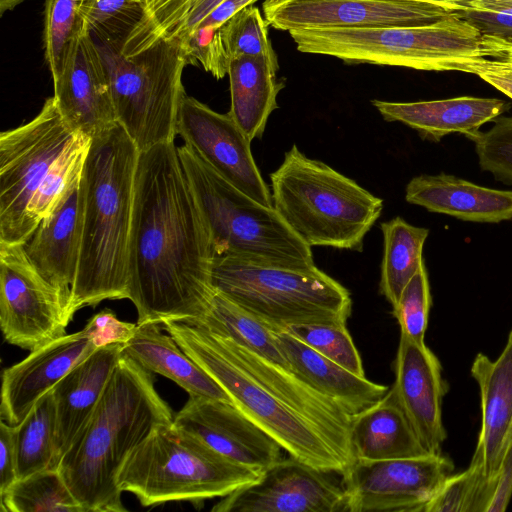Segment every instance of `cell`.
Wrapping results in <instances>:
<instances>
[{
	"label": "cell",
	"instance_id": "obj_1",
	"mask_svg": "<svg viewBox=\"0 0 512 512\" xmlns=\"http://www.w3.org/2000/svg\"><path fill=\"white\" fill-rule=\"evenodd\" d=\"M214 257L175 141L140 151L128 260L137 324L201 318L214 293Z\"/></svg>",
	"mask_w": 512,
	"mask_h": 512
},
{
	"label": "cell",
	"instance_id": "obj_2",
	"mask_svg": "<svg viewBox=\"0 0 512 512\" xmlns=\"http://www.w3.org/2000/svg\"><path fill=\"white\" fill-rule=\"evenodd\" d=\"M161 324L223 388L232 404L289 456L341 475L354 463L350 441L353 417L291 368L263 357L197 318Z\"/></svg>",
	"mask_w": 512,
	"mask_h": 512
},
{
	"label": "cell",
	"instance_id": "obj_3",
	"mask_svg": "<svg viewBox=\"0 0 512 512\" xmlns=\"http://www.w3.org/2000/svg\"><path fill=\"white\" fill-rule=\"evenodd\" d=\"M140 150L117 122L91 138L81 178V243L68 316L128 299L129 245Z\"/></svg>",
	"mask_w": 512,
	"mask_h": 512
},
{
	"label": "cell",
	"instance_id": "obj_4",
	"mask_svg": "<svg viewBox=\"0 0 512 512\" xmlns=\"http://www.w3.org/2000/svg\"><path fill=\"white\" fill-rule=\"evenodd\" d=\"M174 415L152 372L122 356L58 470L86 512H124L118 477L131 452Z\"/></svg>",
	"mask_w": 512,
	"mask_h": 512
},
{
	"label": "cell",
	"instance_id": "obj_5",
	"mask_svg": "<svg viewBox=\"0 0 512 512\" xmlns=\"http://www.w3.org/2000/svg\"><path fill=\"white\" fill-rule=\"evenodd\" d=\"M273 208L308 246L361 252L383 200L294 144L270 174Z\"/></svg>",
	"mask_w": 512,
	"mask_h": 512
},
{
	"label": "cell",
	"instance_id": "obj_6",
	"mask_svg": "<svg viewBox=\"0 0 512 512\" xmlns=\"http://www.w3.org/2000/svg\"><path fill=\"white\" fill-rule=\"evenodd\" d=\"M289 34L299 52L348 64L473 74L487 59L479 29L455 13L419 26L300 29Z\"/></svg>",
	"mask_w": 512,
	"mask_h": 512
},
{
	"label": "cell",
	"instance_id": "obj_7",
	"mask_svg": "<svg viewBox=\"0 0 512 512\" xmlns=\"http://www.w3.org/2000/svg\"><path fill=\"white\" fill-rule=\"evenodd\" d=\"M211 284L271 329L347 324L350 292L315 264L288 266L238 256L215 257Z\"/></svg>",
	"mask_w": 512,
	"mask_h": 512
},
{
	"label": "cell",
	"instance_id": "obj_8",
	"mask_svg": "<svg viewBox=\"0 0 512 512\" xmlns=\"http://www.w3.org/2000/svg\"><path fill=\"white\" fill-rule=\"evenodd\" d=\"M261 474L218 453L173 422L161 424L128 456L118 484L143 506L224 497Z\"/></svg>",
	"mask_w": 512,
	"mask_h": 512
},
{
	"label": "cell",
	"instance_id": "obj_9",
	"mask_svg": "<svg viewBox=\"0 0 512 512\" xmlns=\"http://www.w3.org/2000/svg\"><path fill=\"white\" fill-rule=\"evenodd\" d=\"M177 149L215 257L230 255L288 266L315 264L311 247L273 207L230 184L188 145Z\"/></svg>",
	"mask_w": 512,
	"mask_h": 512
},
{
	"label": "cell",
	"instance_id": "obj_10",
	"mask_svg": "<svg viewBox=\"0 0 512 512\" xmlns=\"http://www.w3.org/2000/svg\"><path fill=\"white\" fill-rule=\"evenodd\" d=\"M106 67L117 122L140 151L175 141L184 67L181 43L160 41L125 56L119 45L96 41Z\"/></svg>",
	"mask_w": 512,
	"mask_h": 512
},
{
	"label": "cell",
	"instance_id": "obj_11",
	"mask_svg": "<svg viewBox=\"0 0 512 512\" xmlns=\"http://www.w3.org/2000/svg\"><path fill=\"white\" fill-rule=\"evenodd\" d=\"M54 97L31 121L0 134V243L25 245L29 207L51 167L77 137Z\"/></svg>",
	"mask_w": 512,
	"mask_h": 512
},
{
	"label": "cell",
	"instance_id": "obj_12",
	"mask_svg": "<svg viewBox=\"0 0 512 512\" xmlns=\"http://www.w3.org/2000/svg\"><path fill=\"white\" fill-rule=\"evenodd\" d=\"M68 301L29 260L24 245L0 243V326L4 339L33 351L66 335Z\"/></svg>",
	"mask_w": 512,
	"mask_h": 512
},
{
	"label": "cell",
	"instance_id": "obj_13",
	"mask_svg": "<svg viewBox=\"0 0 512 512\" xmlns=\"http://www.w3.org/2000/svg\"><path fill=\"white\" fill-rule=\"evenodd\" d=\"M454 463L440 454L355 460L342 474L347 512H423Z\"/></svg>",
	"mask_w": 512,
	"mask_h": 512
},
{
	"label": "cell",
	"instance_id": "obj_14",
	"mask_svg": "<svg viewBox=\"0 0 512 512\" xmlns=\"http://www.w3.org/2000/svg\"><path fill=\"white\" fill-rule=\"evenodd\" d=\"M175 132L230 184L260 204L273 207L271 191L253 158L251 141L229 113H218L184 92Z\"/></svg>",
	"mask_w": 512,
	"mask_h": 512
},
{
	"label": "cell",
	"instance_id": "obj_15",
	"mask_svg": "<svg viewBox=\"0 0 512 512\" xmlns=\"http://www.w3.org/2000/svg\"><path fill=\"white\" fill-rule=\"evenodd\" d=\"M333 472L294 457L281 458L257 481L222 497L213 512H347V499Z\"/></svg>",
	"mask_w": 512,
	"mask_h": 512
},
{
	"label": "cell",
	"instance_id": "obj_16",
	"mask_svg": "<svg viewBox=\"0 0 512 512\" xmlns=\"http://www.w3.org/2000/svg\"><path fill=\"white\" fill-rule=\"evenodd\" d=\"M268 25L282 31L425 25L451 14L419 0H265Z\"/></svg>",
	"mask_w": 512,
	"mask_h": 512
},
{
	"label": "cell",
	"instance_id": "obj_17",
	"mask_svg": "<svg viewBox=\"0 0 512 512\" xmlns=\"http://www.w3.org/2000/svg\"><path fill=\"white\" fill-rule=\"evenodd\" d=\"M173 423L226 458L259 474L281 459V446L232 403L189 396Z\"/></svg>",
	"mask_w": 512,
	"mask_h": 512
},
{
	"label": "cell",
	"instance_id": "obj_18",
	"mask_svg": "<svg viewBox=\"0 0 512 512\" xmlns=\"http://www.w3.org/2000/svg\"><path fill=\"white\" fill-rule=\"evenodd\" d=\"M53 86L56 105L73 131L93 137L117 123L105 64L81 26Z\"/></svg>",
	"mask_w": 512,
	"mask_h": 512
},
{
	"label": "cell",
	"instance_id": "obj_19",
	"mask_svg": "<svg viewBox=\"0 0 512 512\" xmlns=\"http://www.w3.org/2000/svg\"><path fill=\"white\" fill-rule=\"evenodd\" d=\"M394 371L392 388L421 444L430 454L442 453L447 437L442 402L448 383L439 359L426 344L401 334Z\"/></svg>",
	"mask_w": 512,
	"mask_h": 512
},
{
	"label": "cell",
	"instance_id": "obj_20",
	"mask_svg": "<svg viewBox=\"0 0 512 512\" xmlns=\"http://www.w3.org/2000/svg\"><path fill=\"white\" fill-rule=\"evenodd\" d=\"M97 348L84 327L30 351L22 361L6 368L2 373L1 419L10 425L20 423L44 394Z\"/></svg>",
	"mask_w": 512,
	"mask_h": 512
},
{
	"label": "cell",
	"instance_id": "obj_21",
	"mask_svg": "<svg viewBox=\"0 0 512 512\" xmlns=\"http://www.w3.org/2000/svg\"><path fill=\"white\" fill-rule=\"evenodd\" d=\"M481 399V428L470 467L492 487L512 442V329L496 360L478 353L471 366Z\"/></svg>",
	"mask_w": 512,
	"mask_h": 512
},
{
	"label": "cell",
	"instance_id": "obj_22",
	"mask_svg": "<svg viewBox=\"0 0 512 512\" xmlns=\"http://www.w3.org/2000/svg\"><path fill=\"white\" fill-rule=\"evenodd\" d=\"M124 345L111 343L97 348L52 388L58 465L93 413L122 356Z\"/></svg>",
	"mask_w": 512,
	"mask_h": 512
},
{
	"label": "cell",
	"instance_id": "obj_23",
	"mask_svg": "<svg viewBox=\"0 0 512 512\" xmlns=\"http://www.w3.org/2000/svg\"><path fill=\"white\" fill-rule=\"evenodd\" d=\"M81 218L79 179L57 208L39 223L24 245L33 266L63 295L68 304L78 267Z\"/></svg>",
	"mask_w": 512,
	"mask_h": 512
},
{
	"label": "cell",
	"instance_id": "obj_24",
	"mask_svg": "<svg viewBox=\"0 0 512 512\" xmlns=\"http://www.w3.org/2000/svg\"><path fill=\"white\" fill-rule=\"evenodd\" d=\"M371 103L384 120L401 122L430 141H440L454 133L465 136L473 134L483 124L499 117L508 107L501 99L471 96L418 102L374 99Z\"/></svg>",
	"mask_w": 512,
	"mask_h": 512
},
{
	"label": "cell",
	"instance_id": "obj_25",
	"mask_svg": "<svg viewBox=\"0 0 512 512\" xmlns=\"http://www.w3.org/2000/svg\"><path fill=\"white\" fill-rule=\"evenodd\" d=\"M405 199L430 212L481 223L512 218V191L479 186L456 176L419 175L405 189Z\"/></svg>",
	"mask_w": 512,
	"mask_h": 512
},
{
	"label": "cell",
	"instance_id": "obj_26",
	"mask_svg": "<svg viewBox=\"0 0 512 512\" xmlns=\"http://www.w3.org/2000/svg\"><path fill=\"white\" fill-rule=\"evenodd\" d=\"M272 332L288 366L352 417L389 390L388 386L371 382L326 358L285 329Z\"/></svg>",
	"mask_w": 512,
	"mask_h": 512
},
{
	"label": "cell",
	"instance_id": "obj_27",
	"mask_svg": "<svg viewBox=\"0 0 512 512\" xmlns=\"http://www.w3.org/2000/svg\"><path fill=\"white\" fill-rule=\"evenodd\" d=\"M355 460H388L418 457L428 453L408 418L394 389L355 415L350 428Z\"/></svg>",
	"mask_w": 512,
	"mask_h": 512
},
{
	"label": "cell",
	"instance_id": "obj_28",
	"mask_svg": "<svg viewBox=\"0 0 512 512\" xmlns=\"http://www.w3.org/2000/svg\"><path fill=\"white\" fill-rule=\"evenodd\" d=\"M159 325L151 322L137 324L134 335L124 345L123 354L150 372L172 380L189 396L232 403L223 388Z\"/></svg>",
	"mask_w": 512,
	"mask_h": 512
},
{
	"label": "cell",
	"instance_id": "obj_29",
	"mask_svg": "<svg viewBox=\"0 0 512 512\" xmlns=\"http://www.w3.org/2000/svg\"><path fill=\"white\" fill-rule=\"evenodd\" d=\"M278 60L243 56L230 61L231 106L229 115L247 138L261 139L270 114L278 108L277 96L285 86L277 79Z\"/></svg>",
	"mask_w": 512,
	"mask_h": 512
},
{
	"label": "cell",
	"instance_id": "obj_30",
	"mask_svg": "<svg viewBox=\"0 0 512 512\" xmlns=\"http://www.w3.org/2000/svg\"><path fill=\"white\" fill-rule=\"evenodd\" d=\"M381 231L384 249L379 288L393 307L404 287L424 263L423 247L429 230L395 217L382 222Z\"/></svg>",
	"mask_w": 512,
	"mask_h": 512
},
{
	"label": "cell",
	"instance_id": "obj_31",
	"mask_svg": "<svg viewBox=\"0 0 512 512\" xmlns=\"http://www.w3.org/2000/svg\"><path fill=\"white\" fill-rule=\"evenodd\" d=\"M14 426L18 479L58 469L55 443V403L52 389Z\"/></svg>",
	"mask_w": 512,
	"mask_h": 512
},
{
	"label": "cell",
	"instance_id": "obj_32",
	"mask_svg": "<svg viewBox=\"0 0 512 512\" xmlns=\"http://www.w3.org/2000/svg\"><path fill=\"white\" fill-rule=\"evenodd\" d=\"M197 319L263 357L289 367L272 329L222 293L214 290L206 313Z\"/></svg>",
	"mask_w": 512,
	"mask_h": 512
},
{
	"label": "cell",
	"instance_id": "obj_33",
	"mask_svg": "<svg viewBox=\"0 0 512 512\" xmlns=\"http://www.w3.org/2000/svg\"><path fill=\"white\" fill-rule=\"evenodd\" d=\"M1 497V510L10 512H86L58 469L17 479Z\"/></svg>",
	"mask_w": 512,
	"mask_h": 512
},
{
	"label": "cell",
	"instance_id": "obj_34",
	"mask_svg": "<svg viewBox=\"0 0 512 512\" xmlns=\"http://www.w3.org/2000/svg\"><path fill=\"white\" fill-rule=\"evenodd\" d=\"M91 138L78 134L60 155L35 193L29 207L32 232L61 203L70 189L79 181L89 151Z\"/></svg>",
	"mask_w": 512,
	"mask_h": 512
},
{
	"label": "cell",
	"instance_id": "obj_35",
	"mask_svg": "<svg viewBox=\"0 0 512 512\" xmlns=\"http://www.w3.org/2000/svg\"><path fill=\"white\" fill-rule=\"evenodd\" d=\"M81 29L96 41L121 47L124 39L141 16L137 0H81Z\"/></svg>",
	"mask_w": 512,
	"mask_h": 512
},
{
	"label": "cell",
	"instance_id": "obj_36",
	"mask_svg": "<svg viewBox=\"0 0 512 512\" xmlns=\"http://www.w3.org/2000/svg\"><path fill=\"white\" fill-rule=\"evenodd\" d=\"M80 4L81 0H45L43 43L53 81L62 73L70 45L80 30Z\"/></svg>",
	"mask_w": 512,
	"mask_h": 512
},
{
	"label": "cell",
	"instance_id": "obj_37",
	"mask_svg": "<svg viewBox=\"0 0 512 512\" xmlns=\"http://www.w3.org/2000/svg\"><path fill=\"white\" fill-rule=\"evenodd\" d=\"M491 485L472 467L451 474L423 512H487Z\"/></svg>",
	"mask_w": 512,
	"mask_h": 512
},
{
	"label": "cell",
	"instance_id": "obj_38",
	"mask_svg": "<svg viewBox=\"0 0 512 512\" xmlns=\"http://www.w3.org/2000/svg\"><path fill=\"white\" fill-rule=\"evenodd\" d=\"M230 61L243 56H267L278 60L268 35V23L252 5L237 11L221 26Z\"/></svg>",
	"mask_w": 512,
	"mask_h": 512
},
{
	"label": "cell",
	"instance_id": "obj_39",
	"mask_svg": "<svg viewBox=\"0 0 512 512\" xmlns=\"http://www.w3.org/2000/svg\"><path fill=\"white\" fill-rule=\"evenodd\" d=\"M285 330L350 372L365 376L361 357L346 324H297Z\"/></svg>",
	"mask_w": 512,
	"mask_h": 512
},
{
	"label": "cell",
	"instance_id": "obj_40",
	"mask_svg": "<svg viewBox=\"0 0 512 512\" xmlns=\"http://www.w3.org/2000/svg\"><path fill=\"white\" fill-rule=\"evenodd\" d=\"M431 305L428 274L423 263L393 306V315L399 323L401 334L419 344H425Z\"/></svg>",
	"mask_w": 512,
	"mask_h": 512
},
{
	"label": "cell",
	"instance_id": "obj_41",
	"mask_svg": "<svg viewBox=\"0 0 512 512\" xmlns=\"http://www.w3.org/2000/svg\"><path fill=\"white\" fill-rule=\"evenodd\" d=\"M475 144L478 161L483 171L497 180L512 184V116L497 117L487 131L466 136Z\"/></svg>",
	"mask_w": 512,
	"mask_h": 512
},
{
	"label": "cell",
	"instance_id": "obj_42",
	"mask_svg": "<svg viewBox=\"0 0 512 512\" xmlns=\"http://www.w3.org/2000/svg\"><path fill=\"white\" fill-rule=\"evenodd\" d=\"M222 25L196 28L183 44L188 63L200 64L216 79L228 75L230 59L227 55L221 32Z\"/></svg>",
	"mask_w": 512,
	"mask_h": 512
},
{
	"label": "cell",
	"instance_id": "obj_43",
	"mask_svg": "<svg viewBox=\"0 0 512 512\" xmlns=\"http://www.w3.org/2000/svg\"><path fill=\"white\" fill-rule=\"evenodd\" d=\"M94 344L99 348L111 343H126L134 335L137 323L121 321L110 309L94 314L85 325Z\"/></svg>",
	"mask_w": 512,
	"mask_h": 512
},
{
	"label": "cell",
	"instance_id": "obj_44",
	"mask_svg": "<svg viewBox=\"0 0 512 512\" xmlns=\"http://www.w3.org/2000/svg\"><path fill=\"white\" fill-rule=\"evenodd\" d=\"M475 25L485 38L512 42V13L503 11H456Z\"/></svg>",
	"mask_w": 512,
	"mask_h": 512
},
{
	"label": "cell",
	"instance_id": "obj_45",
	"mask_svg": "<svg viewBox=\"0 0 512 512\" xmlns=\"http://www.w3.org/2000/svg\"><path fill=\"white\" fill-rule=\"evenodd\" d=\"M0 495L18 479L14 426L0 421Z\"/></svg>",
	"mask_w": 512,
	"mask_h": 512
},
{
	"label": "cell",
	"instance_id": "obj_46",
	"mask_svg": "<svg viewBox=\"0 0 512 512\" xmlns=\"http://www.w3.org/2000/svg\"><path fill=\"white\" fill-rule=\"evenodd\" d=\"M512 496V442L509 445L494 481V491L487 512H503Z\"/></svg>",
	"mask_w": 512,
	"mask_h": 512
},
{
	"label": "cell",
	"instance_id": "obj_47",
	"mask_svg": "<svg viewBox=\"0 0 512 512\" xmlns=\"http://www.w3.org/2000/svg\"><path fill=\"white\" fill-rule=\"evenodd\" d=\"M473 74L512 99V65L501 60L487 58L474 69Z\"/></svg>",
	"mask_w": 512,
	"mask_h": 512
},
{
	"label": "cell",
	"instance_id": "obj_48",
	"mask_svg": "<svg viewBox=\"0 0 512 512\" xmlns=\"http://www.w3.org/2000/svg\"><path fill=\"white\" fill-rule=\"evenodd\" d=\"M434 4L447 12L456 11H503L512 13V0H419Z\"/></svg>",
	"mask_w": 512,
	"mask_h": 512
},
{
	"label": "cell",
	"instance_id": "obj_49",
	"mask_svg": "<svg viewBox=\"0 0 512 512\" xmlns=\"http://www.w3.org/2000/svg\"><path fill=\"white\" fill-rule=\"evenodd\" d=\"M483 51L486 58H494L512 65V42L483 37Z\"/></svg>",
	"mask_w": 512,
	"mask_h": 512
},
{
	"label": "cell",
	"instance_id": "obj_50",
	"mask_svg": "<svg viewBox=\"0 0 512 512\" xmlns=\"http://www.w3.org/2000/svg\"><path fill=\"white\" fill-rule=\"evenodd\" d=\"M24 1L25 0H0V15L2 16L6 11L14 9Z\"/></svg>",
	"mask_w": 512,
	"mask_h": 512
},
{
	"label": "cell",
	"instance_id": "obj_51",
	"mask_svg": "<svg viewBox=\"0 0 512 512\" xmlns=\"http://www.w3.org/2000/svg\"><path fill=\"white\" fill-rule=\"evenodd\" d=\"M241 1H242L243 5L246 7V6L252 5L257 0H241Z\"/></svg>",
	"mask_w": 512,
	"mask_h": 512
}]
</instances>
